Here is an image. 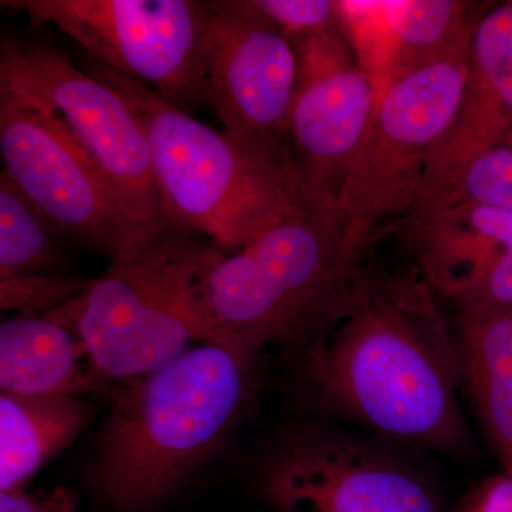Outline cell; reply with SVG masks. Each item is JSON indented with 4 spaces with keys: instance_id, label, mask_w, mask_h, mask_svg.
Returning a JSON list of instances; mask_svg holds the SVG:
<instances>
[{
    "instance_id": "cell-1",
    "label": "cell",
    "mask_w": 512,
    "mask_h": 512,
    "mask_svg": "<svg viewBox=\"0 0 512 512\" xmlns=\"http://www.w3.org/2000/svg\"><path fill=\"white\" fill-rule=\"evenodd\" d=\"M410 268L365 258L328 322L299 349V380L322 412L414 446L468 444L456 338Z\"/></svg>"
},
{
    "instance_id": "cell-2",
    "label": "cell",
    "mask_w": 512,
    "mask_h": 512,
    "mask_svg": "<svg viewBox=\"0 0 512 512\" xmlns=\"http://www.w3.org/2000/svg\"><path fill=\"white\" fill-rule=\"evenodd\" d=\"M256 359L202 343L131 380L114 400L90 466L97 500L113 512L164 503L234 429Z\"/></svg>"
},
{
    "instance_id": "cell-3",
    "label": "cell",
    "mask_w": 512,
    "mask_h": 512,
    "mask_svg": "<svg viewBox=\"0 0 512 512\" xmlns=\"http://www.w3.org/2000/svg\"><path fill=\"white\" fill-rule=\"evenodd\" d=\"M79 64L120 94L146 134L167 224L234 252L312 197L289 154L235 140L86 53Z\"/></svg>"
},
{
    "instance_id": "cell-4",
    "label": "cell",
    "mask_w": 512,
    "mask_h": 512,
    "mask_svg": "<svg viewBox=\"0 0 512 512\" xmlns=\"http://www.w3.org/2000/svg\"><path fill=\"white\" fill-rule=\"evenodd\" d=\"M359 262L346 247L338 200L312 195L202 279V343L258 357L269 345L301 348L333 315Z\"/></svg>"
},
{
    "instance_id": "cell-5",
    "label": "cell",
    "mask_w": 512,
    "mask_h": 512,
    "mask_svg": "<svg viewBox=\"0 0 512 512\" xmlns=\"http://www.w3.org/2000/svg\"><path fill=\"white\" fill-rule=\"evenodd\" d=\"M210 239L163 222L111 261L82 298L47 318L72 329L94 375L134 380L202 343L200 292L220 254Z\"/></svg>"
},
{
    "instance_id": "cell-6",
    "label": "cell",
    "mask_w": 512,
    "mask_h": 512,
    "mask_svg": "<svg viewBox=\"0 0 512 512\" xmlns=\"http://www.w3.org/2000/svg\"><path fill=\"white\" fill-rule=\"evenodd\" d=\"M470 45L377 89L369 126L338 195L346 247L357 262L416 208L431 157L460 106Z\"/></svg>"
},
{
    "instance_id": "cell-7",
    "label": "cell",
    "mask_w": 512,
    "mask_h": 512,
    "mask_svg": "<svg viewBox=\"0 0 512 512\" xmlns=\"http://www.w3.org/2000/svg\"><path fill=\"white\" fill-rule=\"evenodd\" d=\"M194 116L211 109L197 0H3Z\"/></svg>"
},
{
    "instance_id": "cell-8",
    "label": "cell",
    "mask_w": 512,
    "mask_h": 512,
    "mask_svg": "<svg viewBox=\"0 0 512 512\" xmlns=\"http://www.w3.org/2000/svg\"><path fill=\"white\" fill-rule=\"evenodd\" d=\"M0 151L10 180L77 245L113 261L157 227L134 218L55 114L3 80Z\"/></svg>"
},
{
    "instance_id": "cell-9",
    "label": "cell",
    "mask_w": 512,
    "mask_h": 512,
    "mask_svg": "<svg viewBox=\"0 0 512 512\" xmlns=\"http://www.w3.org/2000/svg\"><path fill=\"white\" fill-rule=\"evenodd\" d=\"M256 483L276 512H444L433 485L403 458L328 424L282 431Z\"/></svg>"
},
{
    "instance_id": "cell-10",
    "label": "cell",
    "mask_w": 512,
    "mask_h": 512,
    "mask_svg": "<svg viewBox=\"0 0 512 512\" xmlns=\"http://www.w3.org/2000/svg\"><path fill=\"white\" fill-rule=\"evenodd\" d=\"M0 80L55 114L144 227L164 222L146 134L116 90L42 40L3 37Z\"/></svg>"
},
{
    "instance_id": "cell-11",
    "label": "cell",
    "mask_w": 512,
    "mask_h": 512,
    "mask_svg": "<svg viewBox=\"0 0 512 512\" xmlns=\"http://www.w3.org/2000/svg\"><path fill=\"white\" fill-rule=\"evenodd\" d=\"M210 107L225 133L291 156L292 40L252 0H197Z\"/></svg>"
},
{
    "instance_id": "cell-12",
    "label": "cell",
    "mask_w": 512,
    "mask_h": 512,
    "mask_svg": "<svg viewBox=\"0 0 512 512\" xmlns=\"http://www.w3.org/2000/svg\"><path fill=\"white\" fill-rule=\"evenodd\" d=\"M291 40L296 55L288 127L293 168L311 194L338 200L375 109L376 84L339 25Z\"/></svg>"
},
{
    "instance_id": "cell-13",
    "label": "cell",
    "mask_w": 512,
    "mask_h": 512,
    "mask_svg": "<svg viewBox=\"0 0 512 512\" xmlns=\"http://www.w3.org/2000/svg\"><path fill=\"white\" fill-rule=\"evenodd\" d=\"M397 229L439 299L458 312L512 308V211L451 202L416 210Z\"/></svg>"
},
{
    "instance_id": "cell-14",
    "label": "cell",
    "mask_w": 512,
    "mask_h": 512,
    "mask_svg": "<svg viewBox=\"0 0 512 512\" xmlns=\"http://www.w3.org/2000/svg\"><path fill=\"white\" fill-rule=\"evenodd\" d=\"M339 28L376 89L470 45L481 13L461 0H339Z\"/></svg>"
},
{
    "instance_id": "cell-15",
    "label": "cell",
    "mask_w": 512,
    "mask_h": 512,
    "mask_svg": "<svg viewBox=\"0 0 512 512\" xmlns=\"http://www.w3.org/2000/svg\"><path fill=\"white\" fill-rule=\"evenodd\" d=\"M511 126L512 2H507L477 20L460 106L431 157L414 210L443 194L474 158L500 146Z\"/></svg>"
},
{
    "instance_id": "cell-16",
    "label": "cell",
    "mask_w": 512,
    "mask_h": 512,
    "mask_svg": "<svg viewBox=\"0 0 512 512\" xmlns=\"http://www.w3.org/2000/svg\"><path fill=\"white\" fill-rule=\"evenodd\" d=\"M82 340L55 319L16 316L0 326V389L32 397H82L100 389Z\"/></svg>"
},
{
    "instance_id": "cell-17",
    "label": "cell",
    "mask_w": 512,
    "mask_h": 512,
    "mask_svg": "<svg viewBox=\"0 0 512 512\" xmlns=\"http://www.w3.org/2000/svg\"><path fill=\"white\" fill-rule=\"evenodd\" d=\"M461 387L512 476V308L458 312Z\"/></svg>"
},
{
    "instance_id": "cell-18",
    "label": "cell",
    "mask_w": 512,
    "mask_h": 512,
    "mask_svg": "<svg viewBox=\"0 0 512 512\" xmlns=\"http://www.w3.org/2000/svg\"><path fill=\"white\" fill-rule=\"evenodd\" d=\"M92 416V404L82 397L0 394V493L23 490Z\"/></svg>"
},
{
    "instance_id": "cell-19",
    "label": "cell",
    "mask_w": 512,
    "mask_h": 512,
    "mask_svg": "<svg viewBox=\"0 0 512 512\" xmlns=\"http://www.w3.org/2000/svg\"><path fill=\"white\" fill-rule=\"evenodd\" d=\"M73 244L76 242L2 171L0 271L63 275Z\"/></svg>"
},
{
    "instance_id": "cell-20",
    "label": "cell",
    "mask_w": 512,
    "mask_h": 512,
    "mask_svg": "<svg viewBox=\"0 0 512 512\" xmlns=\"http://www.w3.org/2000/svg\"><path fill=\"white\" fill-rule=\"evenodd\" d=\"M451 202H473L512 211L511 148L494 147L474 158L443 194L417 210Z\"/></svg>"
},
{
    "instance_id": "cell-21",
    "label": "cell",
    "mask_w": 512,
    "mask_h": 512,
    "mask_svg": "<svg viewBox=\"0 0 512 512\" xmlns=\"http://www.w3.org/2000/svg\"><path fill=\"white\" fill-rule=\"evenodd\" d=\"M93 279L67 275H23L0 271V308L18 316H42L82 298Z\"/></svg>"
},
{
    "instance_id": "cell-22",
    "label": "cell",
    "mask_w": 512,
    "mask_h": 512,
    "mask_svg": "<svg viewBox=\"0 0 512 512\" xmlns=\"http://www.w3.org/2000/svg\"><path fill=\"white\" fill-rule=\"evenodd\" d=\"M289 39L338 26L335 0H252Z\"/></svg>"
},
{
    "instance_id": "cell-23",
    "label": "cell",
    "mask_w": 512,
    "mask_h": 512,
    "mask_svg": "<svg viewBox=\"0 0 512 512\" xmlns=\"http://www.w3.org/2000/svg\"><path fill=\"white\" fill-rule=\"evenodd\" d=\"M444 512H512V476H491L468 488L450 510Z\"/></svg>"
},
{
    "instance_id": "cell-24",
    "label": "cell",
    "mask_w": 512,
    "mask_h": 512,
    "mask_svg": "<svg viewBox=\"0 0 512 512\" xmlns=\"http://www.w3.org/2000/svg\"><path fill=\"white\" fill-rule=\"evenodd\" d=\"M74 501L66 490H56L46 497H32L23 490L0 493V512H73Z\"/></svg>"
}]
</instances>
